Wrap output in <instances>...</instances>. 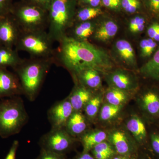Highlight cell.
Wrapping results in <instances>:
<instances>
[{
  "label": "cell",
  "instance_id": "9a60e30c",
  "mask_svg": "<svg viewBox=\"0 0 159 159\" xmlns=\"http://www.w3.org/2000/svg\"><path fill=\"white\" fill-rule=\"evenodd\" d=\"M115 57L122 65L130 69L138 68L136 56L131 44L125 39L117 40L113 46Z\"/></svg>",
  "mask_w": 159,
  "mask_h": 159
},
{
  "label": "cell",
  "instance_id": "6da1fadb",
  "mask_svg": "<svg viewBox=\"0 0 159 159\" xmlns=\"http://www.w3.org/2000/svg\"><path fill=\"white\" fill-rule=\"evenodd\" d=\"M58 43L53 57L54 63L65 68L73 75L87 69L106 72L113 66L106 51L89 42L65 36Z\"/></svg>",
  "mask_w": 159,
  "mask_h": 159
},
{
  "label": "cell",
  "instance_id": "4316f807",
  "mask_svg": "<svg viewBox=\"0 0 159 159\" xmlns=\"http://www.w3.org/2000/svg\"><path fill=\"white\" fill-rule=\"evenodd\" d=\"M148 130V149L152 158L159 159V125L151 124Z\"/></svg>",
  "mask_w": 159,
  "mask_h": 159
},
{
  "label": "cell",
  "instance_id": "484cf974",
  "mask_svg": "<svg viewBox=\"0 0 159 159\" xmlns=\"http://www.w3.org/2000/svg\"><path fill=\"white\" fill-rule=\"evenodd\" d=\"M90 152L95 159H112L117 154L107 140L95 146Z\"/></svg>",
  "mask_w": 159,
  "mask_h": 159
},
{
  "label": "cell",
  "instance_id": "f1b7e54d",
  "mask_svg": "<svg viewBox=\"0 0 159 159\" xmlns=\"http://www.w3.org/2000/svg\"><path fill=\"white\" fill-rule=\"evenodd\" d=\"M123 106H118L106 103L102 105L99 115V119L103 122H108L116 119L121 113Z\"/></svg>",
  "mask_w": 159,
  "mask_h": 159
},
{
  "label": "cell",
  "instance_id": "8fae6325",
  "mask_svg": "<svg viewBox=\"0 0 159 159\" xmlns=\"http://www.w3.org/2000/svg\"><path fill=\"white\" fill-rule=\"evenodd\" d=\"M74 112L68 97L55 103L49 109L48 112L51 129H65L68 120Z\"/></svg>",
  "mask_w": 159,
  "mask_h": 159
},
{
  "label": "cell",
  "instance_id": "30bf717a",
  "mask_svg": "<svg viewBox=\"0 0 159 159\" xmlns=\"http://www.w3.org/2000/svg\"><path fill=\"white\" fill-rule=\"evenodd\" d=\"M22 31L11 13L0 17V43L15 48Z\"/></svg>",
  "mask_w": 159,
  "mask_h": 159
},
{
  "label": "cell",
  "instance_id": "e575fe53",
  "mask_svg": "<svg viewBox=\"0 0 159 159\" xmlns=\"http://www.w3.org/2000/svg\"><path fill=\"white\" fill-rule=\"evenodd\" d=\"M35 159H67L66 155L58 154L48 151L41 150L39 155Z\"/></svg>",
  "mask_w": 159,
  "mask_h": 159
},
{
  "label": "cell",
  "instance_id": "5b68a950",
  "mask_svg": "<svg viewBox=\"0 0 159 159\" xmlns=\"http://www.w3.org/2000/svg\"><path fill=\"white\" fill-rule=\"evenodd\" d=\"M24 3L13 5L11 11L22 32L48 31V10L25 1Z\"/></svg>",
  "mask_w": 159,
  "mask_h": 159
},
{
  "label": "cell",
  "instance_id": "ee69618b",
  "mask_svg": "<svg viewBox=\"0 0 159 159\" xmlns=\"http://www.w3.org/2000/svg\"><path fill=\"white\" fill-rule=\"evenodd\" d=\"M0 45H2V44H1V43H0Z\"/></svg>",
  "mask_w": 159,
  "mask_h": 159
},
{
  "label": "cell",
  "instance_id": "7402d4cb",
  "mask_svg": "<svg viewBox=\"0 0 159 159\" xmlns=\"http://www.w3.org/2000/svg\"><path fill=\"white\" fill-rule=\"evenodd\" d=\"M139 72L145 79L159 83V46L151 58L139 69Z\"/></svg>",
  "mask_w": 159,
  "mask_h": 159
},
{
  "label": "cell",
  "instance_id": "ab89813d",
  "mask_svg": "<svg viewBox=\"0 0 159 159\" xmlns=\"http://www.w3.org/2000/svg\"><path fill=\"white\" fill-rule=\"evenodd\" d=\"M102 0H80V2L84 5L89 6L88 7H98Z\"/></svg>",
  "mask_w": 159,
  "mask_h": 159
},
{
  "label": "cell",
  "instance_id": "4dcf8cb0",
  "mask_svg": "<svg viewBox=\"0 0 159 159\" xmlns=\"http://www.w3.org/2000/svg\"><path fill=\"white\" fill-rule=\"evenodd\" d=\"M151 18L148 16H136L130 20L129 23V29L131 32L135 34H141L146 31Z\"/></svg>",
  "mask_w": 159,
  "mask_h": 159
},
{
  "label": "cell",
  "instance_id": "d590c367",
  "mask_svg": "<svg viewBox=\"0 0 159 159\" xmlns=\"http://www.w3.org/2000/svg\"><path fill=\"white\" fill-rule=\"evenodd\" d=\"M12 6L11 0H0V17L11 13Z\"/></svg>",
  "mask_w": 159,
  "mask_h": 159
},
{
  "label": "cell",
  "instance_id": "f35d334b",
  "mask_svg": "<svg viewBox=\"0 0 159 159\" xmlns=\"http://www.w3.org/2000/svg\"><path fill=\"white\" fill-rule=\"evenodd\" d=\"M102 4L109 9H116L121 6V0H102Z\"/></svg>",
  "mask_w": 159,
  "mask_h": 159
},
{
  "label": "cell",
  "instance_id": "8d00e7d4",
  "mask_svg": "<svg viewBox=\"0 0 159 159\" xmlns=\"http://www.w3.org/2000/svg\"><path fill=\"white\" fill-rule=\"evenodd\" d=\"M19 145V141L16 140H14L5 159H16Z\"/></svg>",
  "mask_w": 159,
  "mask_h": 159
},
{
  "label": "cell",
  "instance_id": "cb8c5ba5",
  "mask_svg": "<svg viewBox=\"0 0 159 159\" xmlns=\"http://www.w3.org/2000/svg\"><path fill=\"white\" fill-rule=\"evenodd\" d=\"M130 98V93L112 87L106 91L104 96L106 103L118 106H124Z\"/></svg>",
  "mask_w": 159,
  "mask_h": 159
},
{
  "label": "cell",
  "instance_id": "60d3db41",
  "mask_svg": "<svg viewBox=\"0 0 159 159\" xmlns=\"http://www.w3.org/2000/svg\"><path fill=\"white\" fill-rule=\"evenodd\" d=\"M73 159H95L90 152H85L82 151V152L76 156Z\"/></svg>",
  "mask_w": 159,
  "mask_h": 159
},
{
  "label": "cell",
  "instance_id": "ac0fdd59",
  "mask_svg": "<svg viewBox=\"0 0 159 159\" xmlns=\"http://www.w3.org/2000/svg\"><path fill=\"white\" fill-rule=\"evenodd\" d=\"M100 72L93 69H87L80 71L73 75L76 82L93 92L102 86Z\"/></svg>",
  "mask_w": 159,
  "mask_h": 159
},
{
  "label": "cell",
  "instance_id": "277c9868",
  "mask_svg": "<svg viewBox=\"0 0 159 159\" xmlns=\"http://www.w3.org/2000/svg\"><path fill=\"white\" fill-rule=\"evenodd\" d=\"M72 3V0H52L49 6L48 32L54 42L65 37L73 25L75 13Z\"/></svg>",
  "mask_w": 159,
  "mask_h": 159
},
{
  "label": "cell",
  "instance_id": "7a4b0ae2",
  "mask_svg": "<svg viewBox=\"0 0 159 159\" xmlns=\"http://www.w3.org/2000/svg\"><path fill=\"white\" fill-rule=\"evenodd\" d=\"M53 64V58L30 57L28 59H23L21 63L13 69L19 79L23 95L30 101L36 99Z\"/></svg>",
  "mask_w": 159,
  "mask_h": 159
},
{
  "label": "cell",
  "instance_id": "8992f818",
  "mask_svg": "<svg viewBox=\"0 0 159 159\" xmlns=\"http://www.w3.org/2000/svg\"><path fill=\"white\" fill-rule=\"evenodd\" d=\"M54 43L48 31L22 32L15 49L27 52L33 58H53Z\"/></svg>",
  "mask_w": 159,
  "mask_h": 159
},
{
  "label": "cell",
  "instance_id": "e0dca14e",
  "mask_svg": "<svg viewBox=\"0 0 159 159\" xmlns=\"http://www.w3.org/2000/svg\"><path fill=\"white\" fill-rule=\"evenodd\" d=\"M89 121L81 111H74L70 117L65 129L74 138L79 139L89 129Z\"/></svg>",
  "mask_w": 159,
  "mask_h": 159
},
{
  "label": "cell",
  "instance_id": "d6a6232c",
  "mask_svg": "<svg viewBox=\"0 0 159 159\" xmlns=\"http://www.w3.org/2000/svg\"><path fill=\"white\" fill-rule=\"evenodd\" d=\"M144 4L151 19L159 18V0H144Z\"/></svg>",
  "mask_w": 159,
  "mask_h": 159
},
{
  "label": "cell",
  "instance_id": "44dd1931",
  "mask_svg": "<svg viewBox=\"0 0 159 159\" xmlns=\"http://www.w3.org/2000/svg\"><path fill=\"white\" fill-rule=\"evenodd\" d=\"M79 139L82 145L83 151L90 152L95 146L107 140V133L101 129H89Z\"/></svg>",
  "mask_w": 159,
  "mask_h": 159
},
{
  "label": "cell",
  "instance_id": "7c38bea8",
  "mask_svg": "<svg viewBox=\"0 0 159 159\" xmlns=\"http://www.w3.org/2000/svg\"><path fill=\"white\" fill-rule=\"evenodd\" d=\"M106 78L109 87L129 93L136 90L139 87L137 77L130 72L122 69H116L109 72Z\"/></svg>",
  "mask_w": 159,
  "mask_h": 159
},
{
  "label": "cell",
  "instance_id": "836d02e7",
  "mask_svg": "<svg viewBox=\"0 0 159 159\" xmlns=\"http://www.w3.org/2000/svg\"><path fill=\"white\" fill-rule=\"evenodd\" d=\"M121 6L126 12L132 14L140 9L141 2L139 0H121Z\"/></svg>",
  "mask_w": 159,
  "mask_h": 159
},
{
  "label": "cell",
  "instance_id": "52a82bcc",
  "mask_svg": "<svg viewBox=\"0 0 159 159\" xmlns=\"http://www.w3.org/2000/svg\"><path fill=\"white\" fill-rule=\"evenodd\" d=\"M76 139L71 136L65 129H52L40 139L41 150L66 155L71 150Z\"/></svg>",
  "mask_w": 159,
  "mask_h": 159
},
{
  "label": "cell",
  "instance_id": "3957f363",
  "mask_svg": "<svg viewBox=\"0 0 159 159\" xmlns=\"http://www.w3.org/2000/svg\"><path fill=\"white\" fill-rule=\"evenodd\" d=\"M29 119L20 96L0 99V137L2 139L19 133Z\"/></svg>",
  "mask_w": 159,
  "mask_h": 159
},
{
  "label": "cell",
  "instance_id": "d4e9b609",
  "mask_svg": "<svg viewBox=\"0 0 159 159\" xmlns=\"http://www.w3.org/2000/svg\"><path fill=\"white\" fill-rule=\"evenodd\" d=\"M103 97L100 94L93 95L84 107V115L89 122H93L99 115L102 106Z\"/></svg>",
  "mask_w": 159,
  "mask_h": 159
},
{
  "label": "cell",
  "instance_id": "ba28073f",
  "mask_svg": "<svg viewBox=\"0 0 159 159\" xmlns=\"http://www.w3.org/2000/svg\"><path fill=\"white\" fill-rule=\"evenodd\" d=\"M142 116L150 124L159 125V89L157 85L146 87L137 99Z\"/></svg>",
  "mask_w": 159,
  "mask_h": 159
},
{
  "label": "cell",
  "instance_id": "74e56055",
  "mask_svg": "<svg viewBox=\"0 0 159 159\" xmlns=\"http://www.w3.org/2000/svg\"><path fill=\"white\" fill-rule=\"evenodd\" d=\"M52 0H25L27 2L37 5L48 10Z\"/></svg>",
  "mask_w": 159,
  "mask_h": 159
},
{
  "label": "cell",
  "instance_id": "603a6c76",
  "mask_svg": "<svg viewBox=\"0 0 159 159\" xmlns=\"http://www.w3.org/2000/svg\"><path fill=\"white\" fill-rule=\"evenodd\" d=\"M18 51L15 48L0 45V67L15 68L23 61Z\"/></svg>",
  "mask_w": 159,
  "mask_h": 159
},
{
  "label": "cell",
  "instance_id": "5bb4252c",
  "mask_svg": "<svg viewBox=\"0 0 159 159\" xmlns=\"http://www.w3.org/2000/svg\"><path fill=\"white\" fill-rule=\"evenodd\" d=\"M21 95L22 89L17 75L0 67V99Z\"/></svg>",
  "mask_w": 159,
  "mask_h": 159
},
{
  "label": "cell",
  "instance_id": "1f68e13d",
  "mask_svg": "<svg viewBox=\"0 0 159 159\" xmlns=\"http://www.w3.org/2000/svg\"><path fill=\"white\" fill-rule=\"evenodd\" d=\"M145 31L147 37L159 44V18L151 19Z\"/></svg>",
  "mask_w": 159,
  "mask_h": 159
},
{
  "label": "cell",
  "instance_id": "b9f144b4",
  "mask_svg": "<svg viewBox=\"0 0 159 159\" xmlns=\"http://www.w3.org/2000/svg\"><path fill=\"white\" fill-rule=\"evenodd\" d=\"M112 159H134V157L127 156L122 155L116 154L113 158Z\"/></svg>",
  "mask_w": 159,
  "mask_h": 159
},
{
  "label": "cell",
  "instance_id": "d6986e66",
  "mask_svg": "<svg viewBox=\"0 0 159 159\" xmlns=\"http://www.w3.org/2000/svg\"><path fill=\"white\" fill-rule=\"evenodd\" d=\"M93 95L92 91L76 82V85L67 97L74 111L82 112Z\"/></svg>",
  "mask_w": 159,
  "mask_h": 159
},
{
  "label": "cell",
  "instance_id": "83f0119b",
  "mask_svg": "<svg viewBox=\"0 0 159 159\" xmlns=\"http://www.w3.org/2000/svg\"><path fill=\"white\" fill-rule=\"evenodd\" d=\"M159 46V44L146 36L140 40L139 43L141 57L144 59H150Z\"/></svg>",
  "mask_w": 159,
  "mask_h": 159
},
{
  "label": "cell",
  "instance_id": "ffe728a7",
  "mask_svg": "<svg viewBox=\"0 0 159 159\" xmlns=\"http://www.w3.org/2000/svg\"><path fill=\"white\" fill-rule=\"evenodd\" d=\"M119 30V27L116 22L111 20H105L99 24L97 23L93 37L95 40L107 42L116 36Z\"/></svg>",
  "mask_w": 159,
  "mask_h": 159
},
{
  "label": "cell",
  "instance_id": "4fadbf2b",
  "mask_svg": "<svg viewBox=\"0 0 159 159\" xmlns=\"http://www.w3.org/2000/svg\"><path fill=\"white\" fill-rule=\"evenodd\" d=\"M149 122L143 116L133 115L125 122V128L134 139L139 146L148 149V130L147 123Z\"/></svg>",
  "mask_w": 159,
  "mask_h": 159
},
{
  "label": "cell",
  "instance_id": "f546056e",
  "mask_svg": "<svg viewBox=\"0 0 159 159\" xmlns=\"http://www.w3.org/2000/svg\"><path fill=\"white\" fill-rule=\"evenodd\" d=\"M102 13L101 9L98 7H84L75 13L73 23L93 20Z\"/></svg>",
  "mask_w": 159,
  "mask_h": 159
},
{
  "label": "cell",
  "instance_id": "9c48e42d",
  "mask_svg": "<svg viewBox=\"0 0 159 159\" xmlns=\"http://www.w3.org/2000/svg\"><path fill=\"white\" fill-rule=\"evenodd\" d=\"M107 141L118 154L134 157L138 153L139 145L126 129H112L107 133Z\"/></svg>",
  "mask_w": 159,
  "mask_h": 159
},
{
  "label": "cell",
  "instance_id": "2e32d148",
  "mask_svg": "<svg viewBox=\"0 0 159 159\" xmlns=\"http://www.w3.org/2000/svg\"><path fill=\"white\" fill-rule=\"evenodd\" d=\"M97 24L93 20L73 23L67 31L66 36L81 41L89 42V39L93 35Z\"/></svg>",
  "mask_w": 159,
  "mask_h": 159
},
{
  "label": "cell",
  "instance_id": "7bdbcfd3",
  "mask_svg": "<svg viewBox=\"0 0 159 159\" xmlns=\"http://www.w3.org/2000/svg\"><path fill=\"white\" fill-rule=\"evenodd\" d=\"M139 159H153L151 157H149L148 155H143L140 157Z\"/></svg>",
  "mask_w": 159,
  "mask_h": 159
}]
</instances>
